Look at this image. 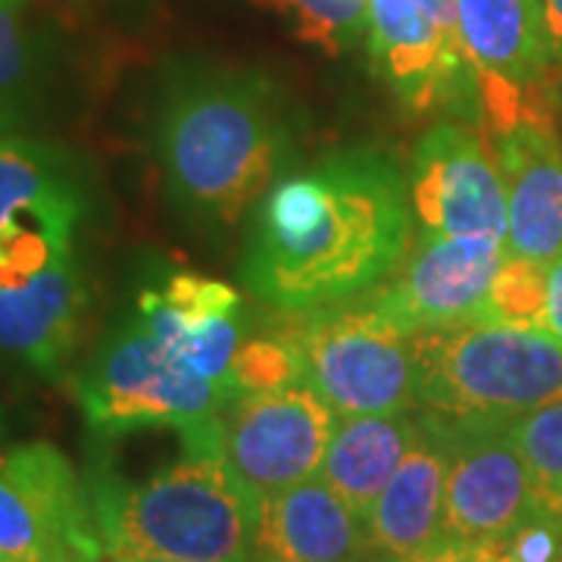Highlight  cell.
<instances>
[{
  "instance_id": "obj_1",
  "label": "cell",
  "mask_w": 562,
  "mask_h": 562,
  "mask_svg": "<svg viewBox=\"0 0 562 562\" xmlns=\"http://www.w3.org/2000/svg\"><path fill=\"white\" fill-rule=\"evenodd\" d=\"M409 179L379 150H338L276 181L262 198L241 262L257 301L306 313L357 301L406 257Z\"/></svg>"
},
{
  "instance_id": "obj_2",
  "label": "cell",
  "mask_w": 562,
  "mask_h": 562,
  "mask_svg": "<svg viewBox=\"0 0 562 562\" xmlns=\"http://www.w3.org/2000/svg\"><path fill=\"white\" fill-rule=\"evenodd\" d=\"M154 147L184 220L232 228L284 166L288 120L269 79L244 69H181L166 81Z\"/></svg>"
},
{
  "instance_id": "obj_3",
  "label": "cell",
  "mask_w": 562,
  "mask_h": 562,
  "mask_svg": "<svg viewBox=\"0 0 562 562\" xmlns=\"http://www.w3.org/2000/svg\"><path fill=\"white\" fill-rule=\"evenodd\" d=\"M106 553H157L179 562H254L260 501L222 453L184 457L144 482L91 487Z\"/></svg>"
},
{
  "instance_id": "obj_4",
  "label": "cell",
  "mask_w": 562,
  "mask_h": 562,
  "mask_svg": "<svg viewBox=\"0 0 562 562\" xmlns=\"http://www.w3.org/2000/svg\"><path fill=\"white\" fill-rule=\"evenodd\" d=\"M416 401L450 425H513L562 401V347L541 328L501 322L416 331Z\"/></svg>"
},
{
  "instance_id": "obj_5",
  "label": "cell",
  "mask_w": 562,
  "mask_h": 562,
  "mask_svg": "<svg viewBox=\"0 0 562 562\" xmlns=\"http://www.w3.org/2000/svg\"><path fill=\"white\" fill-rule=\"evenodd\" d=\"M85 422L101 438L140 428H179L184 450L222 453V416L232 401L144 322L116 325L79 375Z\"/></svg>"
},
{
  "instance_id": "obj_6",
  "label": "cell",
  "mask_w": 562,
  "mask_h": 562,
  "mask_svg": "<svg viewBox=\"0 0 562 562\" xmlns=\"http://www.w3.org/2000/svg\"><path fill=\"white\" fill-rule=\"evenodd\" d=\"M303 384L338 416L416 409V335L360 301L288 313Z\"/></svg>"
},
{
  "instance_id": "obj_7",
  "label": "cell",
  "mask_w": 562,
  "mask_h": 562,
  "mask_svg": "<svg viewBox=\"0 0 562 562\" xmlns=\"http://www.w3.org/2000/svg\"><path fill=\"white\" fill-rule=\"evenodd\" d=\"M0 557L16 562H101L106 557L91 487L54 443L0 453Z\"/></svg>"
},
{
  "instance_id": "obj_8",
  "label": "cell",
  "mask_w": 562,
  "mask_h": 562,
  "mask_svg": "<svg viewBox=\"0 0 562 562\" xmlns=\"http://www.w3.org/2000/svg\"><path fill=\"white\" fill-rule=\"evenodd\" d=\"M85 216L76 160L29 138H0V281L32 279L72 257Z\"/></svg>"
},
{
  "instance_id": "obj_9",
  "label": "cell",
  "mask_w": 562,
  "mask_h": 562,
  "mask_svg": "<svg viewBox=\"0 0 562 562\" xmlns=\"http://www.w3.org/2000/svg\"><path fill=\"white\" fill-rule=\"evenodd\" d=\"M335 422L338 413L303 382L241 394L222 416V460L266 501L319 475Z\"/></svg>"
},
{
  "instance_id": "obj_10",
  "label": "cell",
  "mask_w": 562,
  "mask_h": 562,
  "mask_svg": "<svg viewBox=\"0 0 562 562\" xmlns=\"http://www.w3.org/2000/svg\"><path fill=\"white\" fill-rule=\"evenodd\" d=\"M506 244L425 235L409 244L401 266L357 301L403 331H431L487 319L491 288Z\"/></svg>"
},
{
  "instance_id": "obj_11",
  "label": "cell",
  "mask_w": 562,
  "mask_h": 562,
  "mask_svg": "<svg viewBox=\"0 0 562 562\" xmlns=\"http://www.w3.org/2000/svg\"><path fill=\"white\" fill-rule=\"evenodd\" d=\"M366 50L403 106L422 113L447 103L465 120H482L479 69L425 0H369Z\"/></svg>"
},
{
  "instance_id": "obj_12",
  "label": "cell",
  "mask_w": 562,
  "mask_h": 562,
  "mask_svg": "<svg viewBox=\"0 0 562 562\" xmlns=\"http://www.w3.org/2000/svg\"><path fill=\"white\" fill-rule=\"evenodd\" d=\"M441 425L447 431L443 538L494 543L538 516L528 465L513 438V425Z\"/></svg>"
},
{
  "instance_id": "obj_13",
  "label": "cell",
  "mask_w": 562,
  "mask_h": 562,
  "mask_svg": "<svg viewBox=\"0 0 562 562\" xmlns=\"http://www.w3.org/2000/svg\"><path fill=\"white\" fill-rule=\"evenodd\" d=\"M409 198L425 235L506 244V191L494 150L457 122H438L419 140Z\"/></svg>"
},
{
  "instance_id": "obj_14",
  "label": "cell",
  "mask_w": 562,
  "mask_h": 562,
  "mask_svg": "<svg viewBox=\"0 0 562 562\" xmlns=\"http://www.w3.org/2000/svg\"><path fill=\"white\" fill-rule=\"evenodd\" d=\"M457 32L479 69L484 135L531 113L553 50L541 0H457Z\"/></svg>"
},
{
  "instance_id": "obj_15",
  "label": "cell",
  "mask_w": 562,
  "mask_h": 562,
  "mask_svg": "<svg viewBox=\"0 0 562 562\" xmlns=\"http://www.w3.org/2000/svg\"><path fill=\"white\" fill-rule=\"evenodd\" d=\"M135 316L194 372L216 384L228 401H238L235 360L247 341V310L235 288L179 272L160 288L140 291Z\"/></svg>"
},
{
  "instance_id": "obj_16",
  "label": "cell",
  "mask_w": 562,
  "mask_h": 562,
  "mask_svg": "<svg viewBox=\"0 0 562 562\" xmlns=\"http://www.w3.org/2000/svg\"><path fill=\"white\" fill-rule=\"evenodd\" d=\"M506 191V254L550 266L562 254V144L541 113L487 135Z\"/></svg>"
},
{
  "instance_id": "obj_17",
  "label": "cell",
  "mask_w": 562,
  "mask_h": 562,
  "mask_svg": "<svg viewBox=\"0 0 562 562\" xmlns=\"http://www.w3.org/2000/svg\"><path fill=\"white\" fill-rule=\"evenodd\" d=\"M85 281L72 257L50 262L32 279L0 281V360L38 375H60L79 338Z\"/></svg>"
},
{
  "instance_id": "obj_18",
  "label": "cell",
  "mask_w": 562,
  "mask_h": 562,
  "mask_svg": "<svg viewBox=\"0 0 562 562\" xmlns=\"http://www.w3.org/2000/svg\"><path fill=\"white\" fill-rule=\"evenodd\" d=\"M366 550V519L322 475L260 501L254 562H338Z\"/></svg>"
},
{
  "instance_id": "obj_19",
  "label": "cell",
  "mask_w": 562,
  "mask_h": 562,
  "mask_svg": "<svg viewBox=\"0 0 562 562\" xmlns=\"http://www.w3.org/2000/svg\"><path fill=\"white\" fill-rule=\"evenodd\" d=\"M443 482H447V431L441 422L419 409V438L366 516L372 547L391 562H397L441 541Z\"/></svg>"
},
{
  "instance_id": "obj_20",
  "label": "cell",
  "mask_w": 562,
  "mask_h": 562,
  "mask_svg": "<svg viewBox=\"0 0 562 562\" xmlns=\"http://www.w3.org/2000/svg\"><path fill=\"white\" fill-rule=\"evenodd\" d=\"M419 438V409L338 416L319 475L362 519Z\"/></svg>"
},
{
  "instance_id": "obj_21",
  "label": "cell",
  "mask_w": 562,
  "mask_h": 562,
  "mask_svg": "<svg viewBox=\"0 0 562 562\" xmlns=\"http://www.w3.org/2000/svg\"><path fill=\"white\" fill-rule=\"evenodd\" d=\"M294 29L303 44L325 54H344L366 44L369 0H254Z\"/></svg>"
},
{
  "instance_id": "obj_22",
  "label": "cell",
  "mask_w": 562,
  "mask_h": 562,
  "mask_svg": "<svg viewBox=\"0 0 562 562\" xmlns=\"http://www.w3.org/2000/svg\"><path fill=\"white\" fill-rule=\"evenodd\" d=\"M538 516H562V401H553L513 422Z\"/></svg>"
},
{
  "instance_id": "obj_23",
  "label": "cell",
  "mask_w": 562,
  "mask_h": 562,
  "mask_svg": "<svg viewBox=\"0 0 562 562\" xmlns=\"http://www.w3.org/2000/svg\"><path fill=\"white\" fill-rule=\"evenodd\" d=\"M20 10L0 3V138L25 120L38 76L35 41L22 25Z\"/></svg>"
},
{
  "instance_id": "obj_24",
  "label": "cell",
  "mask_w": 562,
  "mask_h": 562,
  "mask_svg": "<svg viewBox=\"0 0 562 562\" xmlns=\"http://www.w3.org/2000/svg\"><path fill=\"white\" fill-rule=\"evenodd\" d=\"M301 382V347L291 331V316L284 313V322L276 331L260 335V338H247L241 344L238 360H235V384H238V397H241V394H254V391H272V387H288V384Z\"/></svg>"
},
{
  "instance_id": "obj_25",
  "label": "cell",
  "mask_w": 562,
  "mask_h": 562,
  "mask_svg": "<svg viewBox=\"0 0 562 562\" xmlns=\"http://www.w3.org/2000/svg\"><path fill=\"white\" fill-rule=\"evenodd\" d=\"M543 301H547V269L516 260L506 254L501 272L491 288L487 319L501 325H522L543 331Z\"/></svg>"
},
{
  "instance_id": "obj_26",
  "label": "cell",
  "mask_w": 562,
  "mask_h": 562,
  "mask_svg": "<svg viewBox=\"0 0 562 562\" xmlns=\"http://www.w3.org/2000/svg\"><path fill=\"white\" fill-rule=\"evenodd\" d=\"M397 562H503L501 541L494 543H469L453 541V538H441L431 547H425L419 553L406 557Z\"/></svg>"
},
{
  "instance_id": "obj_27",
  "label": "cell",
  "mask_w": 562,
  "mask_h": 562,
  "mask_svg": "<svg viewBox=\"0 0 562 562\" xmlns=\"http://www.w3.org/2000/svg\"><path fill=\"white\" fill-rule=\"evenodd\" d=\"M543 331L562 347V254L547 266V301H543Z\"/></svg>"
},
{
  "instance_id": "obj_28",
  "label": "cell",
  "mask_w": 562,
  "mask_h": 562,
  "mask_svg": "<svg viewBox=\"0 0 562 562\" xmlns=\"http://www.w3.org/2000/svg\"><path fill=\"white\" fill-rule=\"evenodd\" d=\"M543 3V22H547V38L553 60H562V0H541Z\"/></svg>"
},
{
  "instance_id": "obj_29",
  "label": "cell",
  "mask_w": 562,
  "mask_h": 562,
  "mask_svg": "<svg viewBox=\"0 0 562 562\" xmlns=\"http://www.w3.org/2000/svg\"><path fill=\"white\" fill-rule=\"evenodd\" d=\"M428 3V10L438 16L447 32H453V35H460L457 32V0H425Z\"/></svg>"
},
{
  "instance_id": "obj_30",
  "label": "cell",
  "mask_w": 562,
  "mask_h": 562,
  "mask_svg": "<svg viewBox=\"0 0 562 562\" xmlns=\"http://www.w3.org/2000/svg\"><path fill=\"white\" fill-rule=\"evenodd\" d=\"M110 562H179L169 557H157V553H113Z\"/></svg>"
},
{
  "instance_id": "obj_31",
  "label": "cell",
  "mask_w": 562,
  "mask_h": 562,
  "mask_svg": "<svg viewBox=\"0 0 562 562\" xmlns=\"http://www.w3.org/2000/svg\"><path fill=\"white\" fill-rule=\"evenodd\" d=\"M338 562H391V560L372 547V550H366V553H360V557H347V560H338Z\"/></svg>"
},
{
  "instance_id": "obj_32",
  "label": "cell",
  "mask_w": 562,
  "mask_h": 562,
  "mask_svg": "<svg viewBox=\"0 0 562 562\" xmlns=\"http://www.w3.org/2000/svg\"><path fill=\"white\" fill-rule=\"evenodd\" d=\"M0 3H7V7H22L25 0H0Z\"/></svg>"
},
{
  "instance_id": "obj_33",
  "label": "cell",
  "mask_w": 562,
  "mask_h": 562,
  "mask_svg": "<svg viewBox=\"0 0 562 562\" xmlns=\"http://www.w3.org/2000/svg\"><path fill=\"white\" fill-rule=\"evenodd\" d=\"M0 562H16V560H3V557H0Z\"/></svg>"
}]
</instances>
